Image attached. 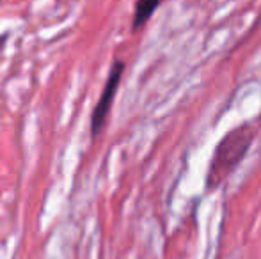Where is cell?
<instances>
[{
  "instance_id": "obj_1",
  "label": "cell",
  "mask_w": 261,
  "mask_h": 259,
  "mask_svg": "<svg viewBox=\"0 0 261 259\" xmlns=\"http://www.w3.org/2000/svg\"><path fill=\"white\" fill-rule=\"evenodd\" d=\"M256 126L244 125L231 130L222 140L219 142L215 153H213L212 165H210L206 176V187L210 190L222 185L231 176L238 163L244 160L247 149L251 148L252 138H254Z\"/></svg>"
},
{
  "instance_id": "obj_2",
  "label": "cell",
  "mask_w": 261,
  "mask_h": 259,
  "mask_svg": "<svg viewBox=\"0 0 261 259\" xmlns=\"http://www.w3.org/2000/svg\"><path fill=\"white\" fill-rule=\"evenodd\" d=\"M123 69H124V64L121 61L114 63L112 66V71H110V76L105 83V89L101 93V98L98 101L96 108L93 112V121H91V128H93V135H98L100 130L103 128L105 125V119L109 116V110L112 107V101H114V96H116V91L119 87V82H121V76H123Z\"/></svg>"
},
{
  "instance_id": "obj_3",
  "label": "cell",
  "mask_w": 261,
  "mask_h": 259,
  "mask_svg": "<svg viewBox=\"0 0 261 259\" xmlns=\"http://www.w3.org/2000/svg\"><path fill=\"white\" fill-rule=\"evenodd\" d=\"M162 0H139L134 13V28H139L151 18L155 9L160 6Z\"/></svg>"
}]
</instances>
